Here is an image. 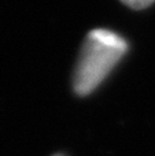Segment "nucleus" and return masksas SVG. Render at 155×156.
Here are the masks:
<instances>
[{"instance_id": "3", "label": "nucleus", "mask_w": 155, "mask_h": 156, "mask_svg": "<svg viewBox=\"0 0 155 156\" xmlns=\"http://www.w3.org/2000/svg\"><path fill=\"white\" fill-rule=\"evenodd\" d=\"M54 156H65V155H62V154H56V155H54Z\"/></svg>"}, {"instance_id": "1", "label": "nucleus", "mask_w": 155, "mask_h": 156, "mask_svg": "<svg viewBox=\"0 0 155 156\" xmlns=\"http://www.w3.org/2000/svg\"><path fill=\"white\" fill-rule=\"evenodd\" d=\"M126 51L128 44L117 33L107 29L89 32L74 71V92L78 96H87L93 92Z\"/></svg>"}, {"instance_id": "2", "label": "nucleus", "mask_w": 155, "mask_h": 156, "mask_svg": "<svg viewBox=\"0 0 155 156\" xmlns=\"http://www.w3.org/2000/svg\"><path fill=\"white\" fill-rule=\"evenodd\" d=\"M121 2L133 10H143V8L151 5L155 0H121Z\"/></svg>"}]
</instances>
